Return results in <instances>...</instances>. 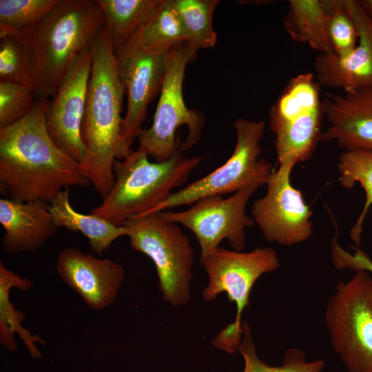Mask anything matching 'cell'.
<instances>
[{"label": "cell", "mask_w": 372, "mask_h": 372, "mask_svg": "<svg viewBox=\"0 0 372 372\" xmlns=\"http://www.w3.org/2000/svg\"><path fill=\"white\" fill-rule=\"evenodd\" d=\"M196 54L184 41L167 52L165 77L152 125L138 136V149L161 162L183 152L199 140L205 118L184 101L183 83L188 63Z\"/></svg>", "instance_id": "5b68a950"}, {"label": "cell", "mask_w": 372, "mask_h": 372, "mask_svg": "<svg viewBox=\"0 0 372 372\" xmlns=\"http://www.w3.org/2000/svg\"><path fill=\"white\" fill-rule=\"evenodd\" d=\"M33 286L31 280L21 277L7 268L0 262V344L6 350L14 352L17 349L15 335H18L26 347L31 357L40 359L42 354L37 344L44 345L45 342L39 335L32 334L22 326L24 313L15 308L10 294L12 289L25 291Z\"/></svg>", "instance_id": "ffe728a7"}, {"label": "cell", "mask_w": 372, "mask_h": 372, "mask_svg": "<svg viewBox=\"0 0 372 372\" xmlns=\"http://www.w3.org/2000/svg\"><path fill=\"white\" fill-rule=\"evenodd\" d=\"M218 3V0H174L186 41L196 54L199 49L212 48L216 43L212 17Z\"/></svg>", "instance_id": "d4e9b609"}, {"label": "cell", "mask_w": 372, "mask_h": 372, "mask_svg": "<svg viewBox=\"0 0 372 372\" xmlns=\"http://www.w3.org/2000/svg\"><path fill=\"white\" fill-rule=\"evenodd\" d=\"M324 322L332 347L349 372H372V273L357 271L339 282Z\"/></svg>", "instance_id": "52a82bcc"}, {"label": "cell", "mask_w": 372, "mask_h": 372, "mask_svg": "<svg viewBox=\"0 0 372 372\" xmlns=\"http://www.w3.org/2000/svg\"><path fill=\"white\" fill-rule=\"evenodd\" d=\"M283 24L293 41L307 44L319 54L331 52L325 0H289Z\"/></svg>", "instance_id": "44dd1931"}, {"label": "cell", "mask_w": 372, "mask_h": 372, "mask_svg": "<svg viewBox=\"0 0 372 372\" xmlns=\"http://www.w3.org/2000/svg\"><path fill=\"white\" fill-rule=\"evenodd\" d=\"M322 109L329 127L320 141H335L344 151H372V88L328 94Z\"/></svg>", "instance_id": "e0dca14e"}, {"label": "cell", "mask_w": 372, "mask_h": 372, "mask_svg": "<svg viewBox=\"0 0 372 372\" xmlns=\"http://www.w3.org/2000/svg\"><path fill=\"white\" fill-rule=\"evenodd\" d=\"M50 211L57 227L81 233L87 239L90 251L99 256L116 239L127 235L124 225L76 211L71 205L68 189L62 190L53 198L50 203Z\"/></svg>", "instance_id": "d6986e66"}, {"label": "cell", "mask_w": 372, "mask_h": 372, "mask_svg": "<svg viewBox=\"0 0 372 372\" xmlns=\"http://www.w3.org/2000/svg\"><path fill=\"white\" fill-rule=\"evenodd\" d=\"M0 223L5 230L1 245L8 254L37 251L57 228L50 203L42 200L18 202L1 198Z\"/></svg>", "instance_id": "ac0fdd59"}, {"label": "cell", "mask_w": 372, "mask_h": 372, "mask_svg": "<svg viewBox=\"0 0 372 372\" xmlns=\"http://www.w3.org/2000/svg\"><path fill=\"white\" fill-rule=\"evenodd\" d=\"M203 158L179 151L168 160L151 162L144 152L132 150L115 161L112 189L90 214L118 225L144 215L184 184Z\"/></svg>", "instance_id": "277c9868"}, {"label": "cell", "mask_w": 372, "mask_h": 372, "mask_svg": "<svg viewBox=\"0 0 372 372\" xmlns=\"http://www.w3.org/2000/svg\"><path fill=\"white\" fill-rule=\"evenodd\" d=\"M320 85L311 72L292 78L269 112L279 165L309 160L322 134L324 117Z\"/></svg>", "instance_id": "ba28073f"}, {"label": "cell", "mask_w": 372, "mask_h": 372, "mask_svg": "<svg viewBox=\"0 0 372 372\" xmlns=\"http://www.w3.org/2000/svg\"><path fill=\"white\" fill-rule=\"evenodd\" d=\"M144 50L165 53L186 41L174 0H161L147 21L131 37Z\"/></svg>", "instance_id": "7402d4cb"}, {"label": "cell", "mask_w": 372, "mask_h": 372, "mask_svg": "<svg viewBox=\"0 0 372 372\" xmlns=\"http://www.w3.org/2000/svg\"><path fill=\"white\" fill-rule=\"evenodd\" d=\"M91 46L74 61L61 83L45 115V125L53 142L63 152L84 165L88 152L81 127L85 110L88 81L92 68Z\"/></svg>", "instance_id": "4fadbf2b"}, {"label": "cell", "mask_w": 372, "mask_h": 372, "mask_svg": "<svg viewBox=\"0 0 372 372\" xmlns=\"http://www.w3.org/2000/svg\"><path fill=\"white\" fill-rule=\"evenodd\" d=\"M60 0H0V36L34 25Z\"/></svg>", "instance_id": "83f0119b"}, {"label": "cell", "mask_w": 372, "mask_h": 372, "mask_svg": "<svg viewBox=\"0 0 372 372\" xmlns=\"http://www.w3.org/2000/svg\"><path fill=\"white\" fill-rule=\"evenodd\" d=\"M91 50L92 68L81 127L88 158L81 165V169L90 185L104 198L114 181L115 161L125 158L133 149L125 140L122 110L125 90L105 26L94 39Z\"/></svg>", "instance_id": "7a4b0ae2"}, {"label": "cell", "mask_w": 372, "mask_h": 372, "mask_svg": "<svg viewBox=\"0 0 372 372\" xmlns=\"http://www.w3.org/2000/svg\"><path fill=\"white\" fill-rule=\"evenodd\" d=\"M353 254L344 251L340 256V265L343 269H349L355 271L364 270L372 273V260L363 251L357 247H353Z\"/></svg>", "instance_id": "4dcf8cb0"}, {"label": "cell", "mask_w": 372, "mask_h": 372, "mask_svg": "<svg viewBox=\"0 0 372 372\" xmlns=\"http://www.w3.org/2000/svg\"><path fill=\"white\" fill-rule=\"evenodd\" d=\"M46 99L19 121L0 128V187L18 202L50 203L62 190L90 185L78 162L59 149L50 136Z\"/></svg>", "instance_id": "6da1fadb"}, {"label": "cell", "mask_w": 372, "mask_h": 372, "mask_svg": "<svg viewBox=\"0 0 372 372\" xmlns=\"http://www.w3.org/2000/svg\"><path fill=\"white\" fill-rule=\"evenodd\" d=\"M337 167L341 187L351 189L359 183L365 192L366 200L363 209L350 231L351 240L359 246L363 224L372 206V151H344L339 156Z\"/></svg>", "instance_id": "cb8c5ba5"}, {"label": "cell", "mask_w": 372, "mask_h": 372, "mask_svg": "<svg viewBox=\"0 0 372 372\" xmlns=\"http://www.w3.org/2000/svg\"><path fill=\"white\" fill-rule=\"evenodd\" d=\"M242 327L243 335L238 349L244 360L242 372H320L325 366L322 360L307 362L304 353L296 348L287 350L281 366H270L258 356L248 323L244 321Z\"/></svg>", "instance_id": "4316f807"}, {"label": "cell", "mask_w": 372, "mask_h": 372, "mask_svg": "<svg viewBox=\"0 0 372 372\" xmlns=\"http://www.w3.org/2000/svg\"><path fill=\"white\" fill-rule=\"evenodd\" d=\"M345 1L358 29V43L343 57L332 52L320 53L314 60L313 67L320 86L350 92L372 88V23L357 0Z\"/></svg>", "instance_id": "2e32d148"}, {"label": "cell", "mask_w": 372, "mask_h": 372, "mask_svg": "<svg viewBox=\"0 0 372 372\" xmlns=\"http://www.w3.org/2000/svg\"><path fill=\"white\" fill-rule=\"evenodd\" d=\"M233 126L236 143L227 161L207 175L174 192L144 215L191 205L207 196L234 193L251 184L265 185L273 171L271 163L259 158L265 122L240 118L234 122Z\"/></svg>", "instance_id": "30bf717a"}, {"label": "cell", "mask_w": 372, "mask_h": 372, "mask_svg": "<svg viewBox=\"0 0 372 372\" xmlns=\"http://www.w3.org/2000/svg\"><path fill=\"white\" fill-rule=\"evenodd\" d=\"M120 79L127 96L124 136L132 149L143 130L149 104L161 92L167 64L165 53L143 49L133 38L114 50Z\"/></svg>", "instance_id": "5bb4252c"}, {"label": "cell", "mask_w": 372, "mask_h": 372, "mask_svg": "<svg viewBox=\"0 0 372 372\" xmlns=\"http://www.w3.org/2000/svg\"><path fill=\"white\" fill-rule=\"evenodd\" d=\"M293 167L283 164L273 169L265 184L266 194L254 201L251 211L265 239L284 246L303 242L313 233V211L301 190L291 183Z\"/></svg>", "instance_id": "7c38bea8"}, {"label": "cell", "mask_w": 372, "mask_h": 372, "mask_svg": "<svg viewBox=\"0 0 372 372\" xmlns=\"http://www.w3.org/2000/svg\"><path fill=\"white\" fill-rule=\"evenodd\" d=\"M114 50L151 17L161 0H97Z\"/></svg>", "instance_id": "603a6c76"}, {"label": "cell", "mask_w": 372, "mask_h": 372, "mask_svg": "<svg viewBox=\"0 0 372 372\" xmlns=\"http://www.w3.org/2000/svg\"><path fill=\"white\" fill-rule=\"evenodd\" d=\"M104 26L97 0H60L34 25L7 33L17 34L29 48L37 80L36 96H54L74 61L91 46Z\"/></svg>", "instance_id": "3957f363"}, {"label": "cell", "mask_w": 372, "mask_h": 372, "mask_svg": "<svg viewBox=\"0 0 372 372\" xmlns=\"http://www.w3.org/2000/svg\"><path fill=\"white\" fill-rule=\"evenodd\" d=\"M34 92L21 85L0 81V128L25 116L34 107Z\"/></svg>", "instance_id": "f546056e"}, {"label": "cell", "mask_w": 372, "mask_h": 372, "mask_svg": "<svg viewBox=\"0 0 372 372\" xmlns=\"http://www.w3.org/2000/svg\"><path fill=\"white\" fill-rule=\"evenodd\" d=\"M262 186L259 183L247 185L229 197L211 195L203 197L183 211H161L169 221L180 224L195 236L203 258L219 247L226 239L236 251L245 246V229L255 223L246 213L251 196Z\"/></svg>", "instance_id": "8fae6325"}, {"label": "cell", "mask_w": 372, "mask_h": 372, "mask_svg": "<svg viewBox=\"0 0 372 372\" xmlns=\"http://www.w3.org/2000/svg\"><path fill=\"white\" fill-rule=\"evenodd\" d=\"M123 225L130 247L154 264L164 301L174 307L187 304L192 298L194 254L189 238L178 225L157 212L132 218Z\"/></svg>", "instance_id": "8992f818"}, {"label": "cell", "mask_w": 372, "mask_h": 372, "mask_svg": "<svg viewBox=\"0 0 372 372\" xmlns=\"http://www.w3.org/2000/svg\"><path fill=\"white\" fill-rule=\"evenodd\" d=\"M365 16L372 23V0H357Z\"/></svg>", "instance_id": "1f68e13d"}, {"label": "cell", "mask_w": 372, "mask_h": 372, "mask_svg": "<svg viewBox=\"0 0 372 372\" xmlns=\"http://www.w3.org/2000/svg\"><path fill=\"white\" fill-rule=\"evenodd\" d=\"M0 81L21 85L36 92L37 80L29 48L14 33L0 36Z\"/></svg>", "instance_id": "484cf974"}, {"label": "cell", "mask_w": 372, "mask_h": 372, "mask_svg": "<svg viewBox=\"0 0 372 372\" xmlns=\"http://www.w3.org/2000/svg\"><path fill=\"white\" fill-rule=\"evenodd\" d=\"M208 282L202 292L203 298L210 302L221 293L236 307L234 322L227 324L216 335L217 342L227 350L237 349L242 340V316L249 305L251 290L263 274L274 271L280 267L276 251L271 247H259L248 252L218 247L208 256L200 258Z\"/></svg>", "instance_id": "9c48e42d"}, {"label": "cell", "mask_w": 372, "mask_h": 372, "mask_svg": "<svg viewBox=\"0 0 372 372\" xmlns=\"http://www.w3.org/2000/svg\"><path fill=\"white\" fill-rule=\"evenodd\" d=\"M325 2L331 52L343 57L355 48L358 41V29L345 0H325Z\"/></svg>", "instance_id": "f1b7e54d"}, {"label": "cell", "mask_w": 372, "mask_h": 372, "mask_svg": "<svg viewBox=\"0 0 372 372\" xmlns=\"http://www.w3.org/2000/svg\"><path fill=\"white\" fill-rule=\"evenodd\" d=\"M56 269L68 287L94 311L114 303L125 276L119 263L75 247H67L59 254Z\"/></svg>", "instance_id": "9a60e30c"}]
</instances>
